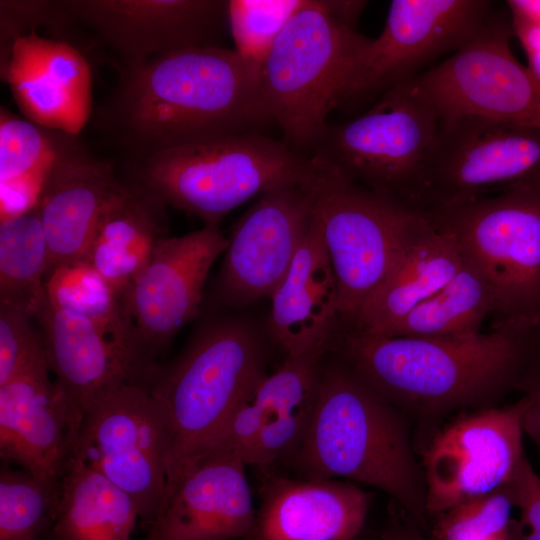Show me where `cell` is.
Instances as JSON below:
<instances>
[{"mask_svg": "<svg viewBox=\"0 0 540 540\" xmlns=\"http://www.w3.org/2000/svg\"><path fill=\"white\" fill-rule=\"evenodd\" d=\"M413 519L394 501L379 535L381 540H431Z\"/></svg>", "mask_w": 540, "mask_h": 540, "instance_id": "41", "label": "cell"}, {"mask_svg": "<svg viewBox=\"0 0 540 540\" xmlns=\"http://www.w3.org/2000/svg\"><path fill=\"white\" fill-rule=\"evenodd\" d=\"M498 540H507V538H503V539H498Z\"/></svg>", "mask_w": 540, "mask_h": 540, "instance_id": "43", "label": "cell"}, {"mask_svg": "<svg viewBox=\"0 0 540 540\" xmlns=\"http://www.w3.org/2000/svg\"><path fill=\"white\" fill-rule=\"evenodd\" d=\"M228 247L217 224L161 238L143 270L122 296L136 339L143 383L177 332L197 317L211 266Z\"/></svg>", "mask_w": 540, "mask_h": 540, "instance_id": "14", "label": "cell"}, {"mask_svg": "<svg viewBox=\"0 0 540 540\" xmlns=\"http://www.w3.org/2000/svg\"><path fill=\"white\" fill-rule=\"evenodd\" d=\"M60 499V479L30 472H0V540H50Z\"/></svg>", "mask_w": 540, "mask_h": 540, "instance_id": "33", "label": "cell"}, {"mask_svg": "<svg viewBox=\"0 0 540 540\" xmlns=\"http://www.w3.org/2000/svg\"><path fill=\"white\" fill-rule=\"evenodd\" d=\"M521 392L528 400L523 429L540 453V362L526 379Z\"/></svg>", "mask_w": 540, "mask_h": 540, "instance_id": "40", "label": "cell"}, {"mask_svg": "<svg viewBox=\"0 0 540 540\" xmlns=\"http://www.w3.org/2000/svg\"><path fill=\"white\" fill-rule=\"evenodd\" d=\"M264 365L253 328L216 316L199 325L173 361L156 366L146 387L169 426L166 496L251 395L265 375Z\"/></svg>", "mask_w": 540, "mask_h": 540, "instance_id": "4", "label": "cell"}, {"mask_svg": "<svg viewBox=\"0 0 540 540\" xmlns=\"http://www.w3.org/2000/svg\"><path fill=\"white\" fill-rule=\"evenodd\" d=\"M540 173V129L476 115L440 120L420 212L500 192Z\"/></svg>", "mask_w": 540, "mask_h": 540, "instance_id": "12", "label": "cell"}, {"mask_svg": "<svg viewBox=\"0 0 540 540\" xmlns=\"http://www.w3.org/2000/svg\"><path fill=\"white\" fill-rule=\"evenodd\" d=\"M318 169L308 156L263 132L171 148L135 166V186L202 219L218 221L255 196L308 185Z\"/></svg>", "mask_w": 540, "mask_h": 540, "instance_id": "6", "label": "cell"}, {"mask_svg": "<svg viewBox=\"0 0 540 540\" xmlns=\"http://www.w3.org/2000/svg\"><path fill=\"white\" fill-rule=\"evenodd\" d=\"M1 78L25 119L76 136L91 114L92 76L71 44L36 32L17 38L1 61Z\"/></svg>", "mask_w": 540, "mask_h": 540, "instance_id": "19", "label": "cell"}, {"mask_svg": "<svg viewBox=\"0 0 540 540\" xmlns=\"http://www.w3.org/2000/svg\"><path fill=\"white\" fill-rule=\"evenodd\" d=\"M270 299V332L286 356L327 347L339 317L338 288L315 216Z\"/></svg>", "mask_w": 540, "mask_h": 540, "instance_id": "24", "label": "cell"}, {"mask_svg": "<svg viewBox=\"0 0 540 540\" xmlns=\"http://www.w3.org/2000/svg\"><path fill=\"white\" fill-rule=\"evenodd\" d=\"M513 502L505 488L461 502L435 516L431 540L507 538Z\"/></svg>", "mask_w": 540, "mask_h": 540, "instance_id": "35", "label": "cell"}, {"mask_svg": "<svg viewBox=\"0 0 540 540\" xmlns=\"http://www.w3.org/2000/svg\"><path fill=\"white\" fill-rule=\"evenodd\" d=\"M439 124L433 106L405 81L361 115L329 124L309 158L321 171L420 212L424 169Z\"/></svg>", "mask_w": 540, "mask_h": 540, "instance_id": "8", "label": "cell"}, {"mask_svg": "<svg viewBox=\"0 0 540 540\" xmlns=\"http://www.w3.org/2000/svg\"><path fill=\"white\" fill-rule=\"evenodd\" d=\"M369 38L336 17L329 0H306L259 64L262 101L283 141L308 156L327 130Z\"/></svg>", "mask_w": 540, "mask_h": 540, "instance_id": "5", "label": "cell"}, {"mask_svg": "<svg viewBox=\"0 0 540 540\" xmlns=\"http://www.w3.org/2000/svg\"><path fill=\"white\" fill-rule=\"evenodd\" d=\"M166 204L135 186L123 185L103 213L84 260L120 299L167 236Z\"/></svg>", "mask_w": 540, "mask_h": 540, "instance_id": "26", "label": "cell"}, {"mask_svg": "<svg viewBox=\"0 0 540 540\" xmlns=\"http://www.w3.org/2000/svg\"><path fill=\"white\" fill-rule=\"evenodd\" d=\"M505 488L520 510L519 519L510 522L507 540H540V477L526 456Z\"/></svg>", "mask_w": 540, "mask_h": 540, "instance_id": "39", "label": "cell"}, {"mask_svg": "<svg viewBox=\"0 0 540 540\" xmlns=\"http://www.w3.org/2000/svg\"><path fill=\"white\" fill-rule=\"evenodd\" d=\"M68 20L60 1L1 0V61L5 60L17 38L36 32L39 26H61Z\"/></svg>", "mask_w": 540, "mask_h": 540, "instance_id": "38", "label": "cell"}, {"mask_svg": "<svg viewBox=\"0 0 540 540\" xmlns=\"http://www.w3.org/2000/svg\"><path fill=\"white\" fill-rule=\"evenodd\" d=\"M340 350L349 367L395 407L432 417L490 408L522 391L540 362V327L449 337L385 336L347 327Z\"/></svg>", "mask_w": 540, "mask_h": 540, "instance_id": "2", "label": "cell"}, {"mask_svg": "<svg viewBox=\"0 0 540 540\" xmlns=\"http://www.w3.org/2000/svg\"><path fill=\"white\" fill-rule=\"evenodd\" d=\"M123 185L110 162L71 139L46 174L36 202L49 249L48 275L84 260L103 213Z\"/></svg>", "mask_w": 540, "mask_h": 540, "instance_id": "21", "label": "cell"}, {"mask_svg": "<svg viewBox=\"0 0 540 540\" xmlns=\"http://www.w3.org/2000/svg\"><path fill=\"white\" fill-rule=\"evenodd\" d=\"M245 464L204 458L166 496L145 540H245L256 508Z\"/></svg>", "mask_w": 540, "mask_h": 540, "instance_id": "20", "label": "cell"}, {"mask_svg": "<svg viewBox=\"0 0 540 540\" xmlns=\"http://www.w3.org/2000/svg\"><path fill=\"white\" fill-rule=\"evenodd\" d=\"M486 278L493 329L540 327V173L471 201L421 213Z\"/></svg>", "mask_w": 540, "mask_h": 540, "instance_id": "7", "label": "cell"}, {"mask_svg": "<svg viewBox=\"0 0 540 540\" xmlns=\"http://www.w3.org/2000/svg\"><path fill=\"white\" fill-rule=\"evenodd\" d=\"M49 371L45 355L0 385V455L57 481L72 458L81 417Z\"/></svg>", "mask_w": 540, "mask_h": 540, "instance_id": "18", "label": "cell"}, {"mask_svg": "<svg viewBox=\"0 0 540 540\" xmlns=\"http://www.w3.org/2000/svg\"><path fill=\"white\" fill-rule=\"evenodd\" d=\"M513 34L511 18L494 10L466 44L407 81L440 120L476 115L540 129V77L513 54Z\"/></svg>", "mask_w": 540, "mask_h": 540, "instance_id": "11", "label": "cell"}, {"mask_svg": "<svg viewBox=\"0 0 540 540\" xmlns=\"http://www.w3.org/2000/svg\"><path fill=\"white\" fill-rule=\"evenodd\" d=\"M71 136L0 112V185H24L40 190L43 180Z\"/></svg>", "mask_w": 540, "mask_h": 540, "instance_id": "32", "label": "cell"}, {"mask_svg": "<svg viewBox=\"0 0 540 540\" xmlns=\"http://www.w3.org/2000/svg\"><path fill=\"white\" fill-rule=\"evenodd\" d=\"M326 349L286 356L277 370L265 374L255 386L251 399L261 412L263 425L250 465L269 467L298 449L315 406Z\"/></svg>", "mask_w": 540, "mask_h": 540, "instance_id": "27", "label": "cell"}, {"mask_svg": "<svg viewBox=\"0 0 540 540\" xmlns=\"http://www.w3.org/2000/svg\"><path fill=\"white\" fill-rule=\"evenodd\" d=\"M35 318L42 328L49 370L81 418L108 392L126 382H137L123 352L87 318L57 306L48 297Z\"/></svg>", "mask_w": 540, "mask_h": 540, "instance_id": "23", "label": "cell"}, {"mask_svg": "<svg viewBox=\"0 0 540 540\" xmlns=\"http://www.w3.org/2000/svg\"><path fill=\"white\" fill-rule=\"evenodd\" d=\"M306 0H228V27L235 50L258 65Z\"/></svg>", "mask_w": 540, "mask_h": 540, "instance_id": "34", "label": "cell"}, {"mask_svg": "<svg viewBox=\"0 0 540 540\" xmlns=\"http://www.w3.org/2000/svg\"><path fill=\"white\" fill-rule=\"evenodd\" d=\"M169 446L159 402L144 384L126 382L84 411L71 459L126 492L149 526L166 496Z\"/></svg>", "mask_w": 540, "mask_h": 540, "instance_id": "10", "label": "cell"}, {"mask_svg": "<svg viewBox=\"0 0 540 540\" xmlns=\"http://www.w3.org/2000/svg\"><path fill=\"white\" fill-rule=\"evenodd\" d=\"M49 249L37 206L0 222V304L34 317L47 299Z\"/></svg>", "mask_w": 540, "mask_h": 540, "instance_id": "30", "label": "cell"}, {"mask_svg": "<svg viewBox=\"0 0 540 540\" xmlns=\"http://www.w3.org/2000/svg\"><path fill=\"white\" fill-rule=\"evenodd\" d=\"M259 65L227 47L184 49L122 69L98 108L101 131L137 164L159 152L273 124Z\"/></svg>", "mask_w": 540, "mask_h": 540, "instance_id": "1", "label": "cell"}, {"mask_svg": "<svg viewBox=\"0 0 540 540\" xmlns=\"http://www.w3.org/2000/svg\"><path fill=\"white\" fill-rule=\"evenodd\" d=\"M346 326L385 280L425 222L417 210L318 169L308 184Z\"/></svg>", "mask_w": 540, "mask_h": 540, "instance_id": "9", "label": "cell"}, {"mask_svg": "<svg viewBox=\"0 0 540 540\" xmlns=\"http://www.w3.org/2000/svg\"><path fill=\"white\" fill-rule=\"evenodd\" d=\"M70 21L90 28L122 69L170 52L225 47L228 0H61Z\"/></svg>", "mask_w": 540, "mask_h": 540, "instance_id": "16", "label": "cell"}, {"mask_svg": "<svg viewBox=\"0 0 540 540\" xmlns=\"http://www.w3.org/2000/svg\"><path fill=\"white\" fill-rule=\"evenodd\" d=\"M370 502V494L350 482L269 477L245 540H355Z\"/></svg>", "mask_w": 540, "mask_h": 540, "instance_id": "22", "label": "cell"}, {"mask_svg": "<svg viewBox=\"0 0 540 540\" xmlns=\"http://www.w3.org/2000/svg\"><path fill=\"white\" fill-rule=\"evenodd\" d=\"M355 540H381L379 536H374L363 531Z\"/></svg>", "mask_w": 540, "mask_h": 540, "instance_id": "42", "label": "cell"}, {"mask_svg": "<svg viewBox=\"0 0 540 540\" xmlns=\"http://www.w3.org/2000/svg\"><path fill=\"white\" fill-rule=\"evenodd\" d=\"M138 517L137 505L126 492L71 459L60 478L50 540H129Z\"/></svg>", "mask_w": 540, "mask_h": 540, "instance_id": "28", "label": "cell"}, {"mask_svg": "<svg viewBox=\"0 0 540 540\" xmlns=\"http://www.w3.org/2000/svg\"><path fill=\"white\" fill-rule=\"evenodd\" d=\"M289 459L302 478L343 477L382 490L429 535L424 473L404 419L345 361L321 366L307 430Z\"/></svg>", "mask_w": 540, "mask_h": 540, "instance_id": "3", "label": "cell"}, {"mask_svg": "<svg viewBox=\"0 0 540 540\" xmlns=\"http://www.w3.org/2000/svg\"><path fill=\"white\" fill-rule=\"evenodd\" d=\"M314 218L308 185L272 189L238 219L228 238L219 294L244 305L269 297L289 270Z\"/></svg>", "mask_w": 540, "mask_h": 540, "instance_id": "17", "label": "cell"}, {"mask_svg": "<svg viewBox=\"0 0 540 540\" xmlns=\"http://www.w3.org/2000/svg\"><path fill=\"white\" fill-rule=\"evenodd\" d=\"M527 397L504 407L476 410L448 424L423 459L429 518L492 493L513 477L523 452Z\"/></svg>", "mask_w": 540, "mask_h": 540, "instance_id": "15", "label": "cell"}, {"mask_svg": "<svg viewBox=\"0 0 540 540\" xmlns=\"http://www.w3.org/2000/svg\"><path fill=\"white\" fill-rule=\"evenodd\" d=\"M462 263L463 254L457 242L425 218L385 280L347 327L383 333L440 290Z\"/></svg>", "mask_w": 540, "mask_h": 540, "instance_id": "25", "label": "cell"}, {"mask_svg": "<svg viewBox=\"0 0 540 540\" xmlns=\"http://www.w3.org/2000/svg\"><path fill=\"white\" fill-rule=\"evenodd\" d=\"M262 425L261 412L250 395L236 408L197 461L204 458H223L249 465Z\"/></svg>", "mask_w": 540, "mask_h": 540, "instance_id": "37", "label": "cell"}, {"mask_svg": "<svg viewBox=\"0 0 540 540\" xmlns=\"http://www.w3.org/2000/svg\"><path fill=\"white\" fill-rule=\"evenodd\" d=\"M46 279L48 299L100 328L123 352L137 382L142 383L134 329L113 287L85 262L58 267Z\"/></svg>", "mask_w": 540, "mask_h": 540, "instance_id": "31", "label": "cell"}, {"mask_svg": "<svg viewBox=\"0 0 540 540\" xmlns=\"http://www.w3.org/2000/svg\"><path fill=\"white\" fill-rule=\"evenodd\" d=\"M31 313L0 304V385L45 356L42 335L32 326Z\"/></svg>", "mask_w": 540, "mask_h": 540, "instance_id": "36", "label": "cell"}, {"mask_svg": "<svg viewBox=\"0 0 540 540\" xmlns=\"http://www.w3.org/2000/svg\"><path fill=\"white\" fill-rule=\"evenodd\" d=\"M492 309V292L486 278L463 256L460 269L449 282L380 335L449 337L473 334L480 332Z\"/></svg>", "mask_w": 540, "mask_h": 540, "instance_id": "29", "label": "cell"}, {"mask_svg": "<svg viewBox=\"0 0 540 540\" xmlns=\"http://www.w3.org/2000/svg\"><path fill=\"white\" fill-rule=\"evenodd\" d=\"M487 0H393L381 34L360 53L338 108L376 101L466 44L493 13Z\"/></svg>", "mask_w": 540, "mask_h": 540, "instance_id": "13", "label": "cell"}]
</instances>
